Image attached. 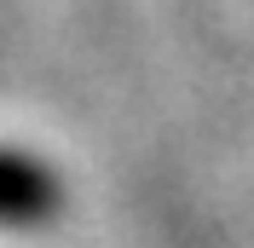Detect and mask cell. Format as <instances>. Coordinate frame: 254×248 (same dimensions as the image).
Segmentation results:
<instances>
[{"label": "cell", "instance_id": "obj_1", "mask_svg": "<svg viewBox=\"0 0 254 248\" xmlns=\"http://www.w3.org/2000/svg\"><path fill=\"white\" fill-rule=\"evenodd\" d=\"M64 214V179L52 162H41L35 150L0 144V225L6 231H29Z\"/></svg>", "mask_w": 254, "mask_h": 248}]
</instances>
